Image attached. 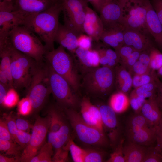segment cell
Returning a JSON list of instances; mask_svg holds the SVG:
<instances>
[{"instance_id":"cell-49","label":"cell","mask_w":162,"mask_h":162,"mask_svg":"<svg viewBox=\"0 0 162 162\" xmlns=\"http://www.w3.org/2000/svg\"><path fill=\"white\" fill-rule=\"evenodd\" d=\"M135 50L131 46L123 45L116 51L119 57V62L127 58Z\"/></svg>"},{"instance_id":"cell-59","label":"cell","mask_w":162,"mask_h":162,"mask_svg":"<svg viewBox=\"0 0 162 162\" xmlns=\"http://www.w3.org/2000/svg\"><path fill=\"white\" fill-rule=\"evenodd\" d=\"M19 161H20L19 158L15 157L13 158L9 157L0 154V162H17Z\"/></svg>"},{"instance_id":"cell-22","label":"cell","mask_w":162,"mask_h":162,"mask_svg":"<svg viewBox=\"0 0 162 162\" xmlns=\"http://www.w3.org/2000/svg\"><path fill=\"white\" fill-rule=\"evenodd\" d=\"M124 29L120 24L104 28L100 40L116 51L124 44Z\"/></svg>"},{"instance_id":"cell-3","label":"cell","mask_w":162,"mask_h":162,"mask_svg":"<svg viewBox=\"0 0 162 162\" xmlns=\"http://www.w3.org/2000/svg\"><path fill=\"white\" fill-rule=\"evenodd\" d=\"M9 41L17 50L32 58L38 63L45 61L46 48L38 36L23 25L15 27L10 32Z\"/></svg>"},{"instance_id":"cell-28","label":"cell","mask_w":162,"mask_h":162,"mask_svg":"<svg viewBox=\"0 0 162 162\" xmlns=\"http://www.w3.org/2000/svg\"><path fill=\"white\" fill-rule=\"evenodd\" d=\"M10 45V43L8 39L4 44L0 46V69L5 74L10 87L14 88L11 72V59Z\"/></svg>"},{"instance_id":"cell-44","label":"cell","mask_w":162,"mask_h":162,"mask_svg":"<svg viewBox=\"0 0 162 162\" xmlns=\"http://www.w3.org/2000/svg\"><path fill=\"white\" fill-rule=\"evenodd\" d=\"M141 52L135 50L128 57L119 62L121 63L122 65L129 71L134 64L138 60Z\"/></svg>"},{"instance_id":"cell-34","label":"cell","mask_w":162,"mask_h":162,"mask_svg":"<svg viewBox=\"0 0 162 162\" xmlns=\"http://www.w3.org/2000/svg\"><path fill=\"white\" fill-rule=\"evenodd\" d=\"M15 142L0 139V150L8 155H13L20 158L23 149Z\"/></svg>"},{"instance_id":"cell-53","label":"cell","mask_w":162,"mask_h":162,"mask_svg":"<svg viewBox=\"0 0 162 162\" xmlns=\"http://www.w3.org/2000/svg\"><path fill=\"white\" fill-rule=\"evenodd\" d=\"M15 121L18 129L25 131L29 130L31 127L29 122L25 119L18 118Z\"/></svg>"},{"instance_id":"cell-2","label":"cell","mask_w":162,"mask_h":162,"mask_svg":"<svg viewBox=\"0 0 162 162\" xmlns=\"http://www.w3.org/2000/svg\"><path fill=\"white\" fill-rule=\"evenodd\" d=\"M45 61L57 74L64 78L76 93L80 89V79L74 56L66 52L61 45L56 49L47 51Z\"/></svg>"},{"instance_id":"cell-11","label":"cell","mask_w":162,"mask_h":162,"mask_svg":"<svg viewBox=\"0 0 162 162\" xmlns=\"http://www.w3.org/2000/svg\"><path fill=\"white\" fill-rule=\"evenodd\" d=\"M64 25L79 34L84 33L83 25L88 3L84 0H59Z\"/></svg>"},{"instance_id":"cell-27","label":"cell","mask_w":162,"mask_h":162,"mask_svg":"<svg viewBox=\"0 0 162 162\" xmlns=\"http://www.w3.org/2000/svg\"><path fill=\"white\" fill-rule=\"evenodd\" d=\"M114 70L115 86L118 91L127 94L132 86V78L131 74L122 65L116 66Z\"/></svg>"},{"instance_id":"cell-5","label":"cell","mask_w":162,"mask_h":162,"mask_svg":"<svg viewBox=\"0 0 162 162\" xmlns=\"http://www.w3.org/2000/svg\"><path fill=\"white\" fill-rule=\"evenodd\" d=\"M63 110L78 140L86 146L105 147L110 145L105 133L87 124L80 113L73 108Z\"/></svg>"},{"instance_id":"cell-25","label":"cell","mask_w":162,"mask_h":162,"mask_svg":"<svg viewBox=\"0 0 162 162\" xmlns=\"http://www.w3.org/2000/svg\"><path fill=\"white\" fill-rule=\"evenodd\" d=\"M157 128V126H151L141 129L126 136L127 140L146 146H154L156 142Z\"/></svg>"},{"instance_id":"cell-18","label":"cell","mask_w":162,"mask_h":162,"mask_svg":"<svg viewBox=\"0 0 162 162\" xmlns=\"http://www.w3.org/2000/svg\"><path fill=\"white\" fill-rule=\"evenodd\" d=\"M80 106V114L87 124L104 133L102 116L98 107L93 104L88 97L84 96L81 100Z\"/></svg>"},{"instance_id":"cell-21","label":"cell","mask_w":162,"mask_h":162,"mask_svg":"<svg viewBox=\"0 0 162 162\" xmlns=\"http://www.w3.org/2000/svg\"><path fill=\"white\" fill-rule=\"evenodd\" d=\"M80 34L59 23L55 41L67 49L73 55L78 48V38Z\"/></svg>"},{"instance_id":"cell-15","label":"cell","mask_w":162,"mask_h":162,"mask_svg":"<svg viewBox=\"0 0 162 162\" xmlns=\"http://www.w3.org/2000/svg\"><path fill=\"white\" fill-rule=\"evenodd\" d=\"M124 34V45L131 46L136 50L142 52L155 46L153 38L148 30L126 28Z\"/></svg>"},{"instance_id":"cell-56","label":"cell","mask_w":162,"mask_h":162,"mask_svg":"<svg viewBox=\"0 0 162 162\" xmlns=\"http://www.w3.org/2000/svg\"><path fill=\"white\" fill-rule=\"evenodd\" d=\"M157 98L160 107L162 111V82H159L157 89Z\"/></svg>"},{"instance_id":"cell-9","label":"cell","mask_w":162,"mask_h":162,"mask_svg":"<svg viewBox=\"0 0 162 162\" xmlns=\"http://www.w3.org/2000/svg\"><path fill=\"white\" fill-rule=\"evenodd\" d=\"M119 3L122 8L121 24L124 29L148 30L146 19L150 0H122Z\"/></svg>"},{"instance_id":"cell-52","label":"cell","mask_w":162,"mask_h":162,"mask_svg":"<svg viewBox=\"0 0 162 162\" xmlns=\"http://www.w3.org/2000/svg\"><path fill=\"white\" fill-rule=\"evenodd\" d=\"M151 5L162 24V0H152Z\"/></svg>"},{"instance_id":"cell-13","label":"cell","mask_w":162,"mask_h":162,"mask_svg":"<svg viewBox=\"0 0 162 162\" xmlns=\"http://www.w3.org/2000/svg\"><path fill=\"white\" fill-rule=\"evenodd\" d=\"M98 107L101 115L104 133L109 140L110 145L115 148L121 138L122 133L116 113L109 105L102 104Z\"/></svg>"},{"instance_id":"cell-57","label":"cell","mask_w":162,"mask_h":162,"mask_svg":"<svg viewBox=\"0 0 162 162\" xmlns=\"http://www.w3.org/2000/svg\"><path fill=\"white\" fill-rule=\"evenodd\" d=\"M90 3L96 11L99 13L102 0H84Z\"/></svg>"},{"instance_id":"cell-29","label":"cell","mask_w":162,"mask_h":162,"mask_svg":"<svg viewBox=\"0 0 162 162\" xmlns=\"http://www.w3.org/2000/svg\"><path fill=\"white\" fill-rule=\"evenodd\" d=\"M152 125L140 113H135L128 119L126 125L125 134L127 136L139 130Z\"/></svg>"},{"instance_id":"cell-14","label":"cell","mask_w":162,"mask_h":162,"mask_svg":"<svg viewBox=\"0 0 162 162\" xmlns=\"http://www.w3.org/2000/svg\"><path fill=\"white\" fill-rule=\"evenodd\" d=\"M72 140L70 128L65 122L59 130L56 132L52 143L54 151L52 161L64 162L68 160L70 146Z\"/></svg>"},{"instance_id":"cell-58","label":"cell","mask_w":162,"mask_h":162,"mask_svg":"<svg viewBox=\"0 0 162 162\" xmlns=\"http://www.w3.org/2000/svg\"><path fill=\"white\" fill-rule=\"evenodd\" d=\"M0 83L8 89L11 88L9 86L7 78L4 73L0 69Z\"/></svg>"},{"instance_id":"cell-40","label":"cell","mask_w":162,"mask_h":162,"mask_svg":"<svg viewBox=\"0 0 162 162\" xmlns=\"http://www.w3.org/2000/svg\"><path fill=\"white\" fill-rule=\"evenodd\" d=\"M19 99V96L16 89L10 88L8 90L3 106L7 108H12L18 104Z\"/></svg>"},{"instance_id":"cell-23","label":"cell","mask_w":162,"mask_h":162,"mask_svg":"<svg viewBox=\"0 0 162 162\" xmlns=\"http://www.w3.org/2000/svg\"><path fill=\"white\" fill-rule=\"evenodd\" d=\"M146 25L155 43L162 51V24L151 3L147 12Z\"/></svg>"},{"instance_id":"cell-46","label":"cell","mask_w":162,"mask_h":162,"mask_svg":"<svg viewBox=\"0 0 162 162\" xmlns=\"http://www.w3.org/2000/svg\"><path fill=\"white\" fill-rule=\"evenodd\" d=\"M151 70L149 67L138 60L129 70V72L134 75H142L150 72Z\"/></svg>"},{"instance_id":"cell-60","label":"cell","mask_w":162,"mask_h":162,"mask_svg":"<svg viewBox=\"0 0 162 162\" xmlns=\"http://www.w3.org/2000/svg\"><path fill=\"white\" fill-rule=\"evenodd\" d=\"M157 74L158 77L162 78V66L158 70L157 73Z\"/></svg>"},{"instance_id":"cell-39","label":"cell","mask_w":162,"mask_h":162,"mask_svg":"<svg viewBox=\"0 0 162 162\" xmlns=\"http://www.w3.org/2000/svg\"><path fill=\"white\" fill-rule=\"evenodd\" d=\"M69 151L74 162H84L85 153L84 148H82L76 145L74 142L73 139L70 143Z\"/></svg>"},{"instance_id":"cell-43","label":"cell","mask_w":162,"mask_h":162,"mask_svg":"<svg viewBox=\"0 0 162 162\" xmlns=\"http://www.w3.org/2000/svg\"><path fill=\"white\" fill-rule=\"evenodd\" d=\"M31 136V134L28 132L17 129L14 141L20 146L23 150L28 144Z\"/></svg>"},{"instance_id":"cell-10","label":"cell","mask_w":162,"mask_h":162,"mask_svg":"<svg viewBox=\"0 0 162 162\" xmlns=\"http://www.w3.org/2000/svg\"><path fill=\"white\" fill-rule=\"evenodd\" d=\"M50 124V119L48 115L45 117H37L32 127L30 140L23 150L20 161L30 162L37 154L44 144Z\"/></svg>"},{"instance_id":"cell-6","label":"cell","mask_w":162,"mask_h":162,"mask_svg":"<svg viewBox=\"0 0 162 162\" xmlns=\"http://www.w3.org/2000/svg\"><path fill=\"white\" fill-rule=\"evenodd\" d=\"M27 90V96L32 103V112L39 111L46 104L50 94H52L46 62L37 63Z\"/></svg>"},{"instance_id":"cell-32","label":"cell","mask_w":162,"mask_h":162,"mask_svg":"<svg viewBox=\"0 0 162 162\" xmlns=\"http://www.w3.org/2000/svg\"><path fill=\"white\" fill-rule=\"evenodd\" d=\"M160 81L158 79L154 81L136 88L131 92L130 97H139L146 98L156 94Z\"/></svg>"},{"instance_id":"cell-12","label":"cell","mask_w":162,"mask_h":162,"mask_svg":"<svg viewBox=\"0 0 162 162\" xmlns=\"http://www.w3.org/2000/svg\"><path fill=\"white\" fill-rule=\"evenodd\" d=\"M26 16L14 10V2L0 1V46L8 39L10 32L22 25Z\"/></svg>"},{"instance_id":"cell-20","label":"cell","mask_w":162,"mask_h":162,"mask_svg":"<svg viewBox=\"0 0 162 162\" xmlns=\"http://www.w3.org/2000/svg\"><path fill=\"white\" fill-rule=\"evenodd\" d=\"M55 3L52 0H15L14 10L26 17L44 11Z\"/></svg>"},{"instance_id":"cell-37","label":"cell","mask_w":162,"mask_h":162,"mask_svg":"<svg viewBox=\"0 0 162 162\" xmlns=\"http://www.w3.org/2000/svg\"><path fill=\"white\" fill-rule=\"evenodd\" d=\"M149 54V68L152 70H158L162 66V53L154 46L150 49Z\"/></svg>"},{"instance_id":"cell-16","label":"cell","mask_w":162,"mask_h":162,"mask_svg":"<svg viewBox=\"0 0 162 162\" xmlns=\"http://www.w3.org/2000/svg\"><path fill=\"white\" fill-rule=\"evenodd\" d=\"M72 56L79 72L82 75L99 67L100 65L99 53L96 50L92 48L86 50L78 47Z\"/></svg>"},{"instance_id":"cell-24","label":"cell","mask_w":162,"mask_h":162,"mask_svg":"<svg viewBox=\"0 0 162 162\" xmlns=\"http://www.w3.org/2000/svg\"><path fill=\"white\" fill-rule=\"evenodd\" d=\"M141 113L152 126H157L162 118V111L158 103L157 95L146 100Z\"/></svg>"},{"instance_id":"cell-19","label":"cell","mask_w":162,"mask_h":162,"mask_svg":"<svg viewBox=\"0 0 162 162\" xmlns=\"http://www.w3.org/2000/svg\"><path fill=\"white\" fill-rule=\"evenodd\" d=\"M104 29V25L100 16L88 6L83 25L84 33L91 37L93 42H97L100 41Z\"/></svg>"},{"instance_id":"cell-42","label":"cell","mask_w":162,"mask_h":162,"mask_svg":"<svg viewBox=\"0 0 162 162\" xmlns=\"http://www.w3.org/2000/svg\"><path fill=\"white\" fill-rule=\"evenodd\" d=\"M18 113L22 116H26L32 112V103L28 96L22 98L17 104Z\"/></svg>"},{"instance_id":"cell-61","label":"cell","mask_w":162,"mask_h":162,"mask_svg":"<svg viewBox=\"0 0 162 162\" xmlns=\"http://www.w3.org/2000/svg\"><path fill=\"white\" fill-rule=\"evenodd\" d=\"M5 0L10 2H14L15 0Z\"/></svg>"},{"instance_id":"cell-33","label":"cell","mask_w":162,"mask_h":162,"mask_svg":"<svg viewBox=\"0 0 162 162\" xmlns=\"http://www.w3.org/2000/svg\"><path fill=\"white\" fill-rule=\"evenodd\" d=\"M54 152L52 144L47 142L42 146L37 154L30 162H51Z\"/></svg>"},{"instance_id":"cell-55","label":"cell","mask_w":162,"mask_h":162,"mask_svg":"<svg viewBox=\"0 0 162 162\" xmlns=\"http://www.w3.org/2000/svg\"><path fill=\"white\" fill-rule=\"evenodd\" d=\"M8 89L0 83V104L3 106Z\"/></svg>"},{"instance_id":"cell-45","label":"cell","mask_w":162,"mask_h":162,"mask_svg":"<svg viewBox=\"0 0 162 162\" xmlns=\"http://www.w3.org/2000/svg\"><path fill=\"white\" fill-rule=\"evenodd\" d=\"M93 41L92 38L86 34H80L78 38V47L88 50L92 48Z\"/></svg>"},{"instance_id":"cell-38","label":"cell","mask_w":162,"mask_h":162,"mask_svg":"<svg viewBox=\"0 0 162 162\" xmlns=\"http://www.w3.org/2000/svg\"><path fill=\"white\" fill-rule=\"evenodd\" d=\"M124 139L121 138L114 148L110 157L106 160L107 162H125L123 152Z\"/></svg>"},{"instance_id":"cell-17","label":"cell","mask_w":162,"mask_h":162,"mask_svg":"<svg viewBox=\"0 0 162 162\" xmlns=\"http://www.w3.org/2000/svg\"><path fill=\"white\" fill-rule=\"evenodd\" d=\"M99 13L104 28L121 25L122 8L118 0H102Z\"/></svg>"},{"instance_id":"cell-63","label":"cell","mask_w":162,"mask_h":162,"mask_svg":"<svg viewBox=\"0 0 162 162\" xmlns=\"http://www.w3.org/2000/svg\"><path fill=\"white\" fill-rule=\"evenodd\" d=\"M119 2H121L122 0H118Z\"/></svg>"},{"instance_id":"cell-50","label":"cell","mask_w":162,"mask_h":162,"mask_svg":"<svg viewBox=\"0 0 162 162\" xmlns=\"http://www.w3.org/2000/svg\"><path fill=\"white\" fill-rule=\"evenodd\" d=\"M4 121L14 140L16 133L17 130L15 120L10 115H8L5 117Z\"/></svg>"},{"instance_id":"cell-35","label":"cell","mask_w":162,"mask_h":162,"mask_svg":"<svg viewBox=\"0 0 162 162\" xmlns=\"http://www.w3.org/2000/svg\"><path fill=\"white\" fill-rule=\"evenodd\" d=\"M154 71L142 75H134L132 78V86L135 88L154 81L158 79Z\"/></svg>"},{"instance_id":"cell-51","label":"cell","mask_w":162,"mask_h":162,"mask_svg":"<svg viewBox=\"0 0 162 162\" xmlns=\"http://www.w3.org/2000/svg\"><path fill=\"white\" fill-rule=\"evenodd\" d=\"M155 147L158 151L162 153V118L157 125Z\"/></svg>"},{"instance_id":"cell-64","label":"cell","mask_w":162,"mask_h":162,"mask_svg":"<svg viewBox=\"0 0 162 162\" xmlns=\"http://www.w3.org/2000/svg\"><path fill=\"white\" fill-rule=\"evenodd\" d=\"M161 157H162V154H161Z\"/></svg>"},{"instance_id":"cell-36","label":"cell","mask_w":162,"mask_h":162,"mask_svg":"<svg viewBox=\"0 0 162 162\" xmlns=\"http://www.w3.org/2000/svg\"><path fill=\"white\" fill-rule=\"evenodd\" d=\"M84 149L85 162H101L104 161L105 154L103 151L91 147Z\"/></svg>"},{"instance_id":"cell-41","label":"cell","mask_w":162,"mask_h":162,"mask_svg":"<svg viewBox=\"0 0 162 162\" xmlns=\"http://www.w3.org/2000/svg\"><path fill=\"white\" fill-rule=\"evenodd\" d=\"M161 154L155 146H148L143 162H162Z\"/></svg>"},{"instance_id":"cell-7","label":"cell","mask_w":162,"mask_h":162,"mask_svg":"<svg viewBox=\"0 0 162 162\" xmlns=\"http://www.w3.org/2000/svg\"><path fill=\"white\" fill-rule=\"evenodd\" d=\"M10 44L11 72L14 87L17 90L24 88L27 89L37 62L32 58L16 49L10 43Z\"/></svg>"},{"instance_id":"cell-4","label":"cell","mask_w":162,"mask_h":162,"mask_svg":"<svg viewBox=\"0 0 162 162\" xmlns=\"http://www.w3.org/2000/svg\"><path fill=\"white\" fill-rule=\"evenodd\" d=\"M115 86L114 68L102 66L82 75L80 88L88 94L102 98L111 93Z\"/></svg>"},{"instance_id":"cell-1","label":"cell","mask_w":162,"mask_h":162,"mask_svg":"<svg viewBox=\"0 0 162 162\" xmlns=\"http://www.w3.org/2000/svg\"><path fill=\"white\" fill-rule=\"evenodd\" d=\"M62 11L58 0L44 11L26 16L22 24L33 31L44 43L47 51L54 49L55 38L59 24V17Z\"/></svg>"},{"instance_id":"cell-48","label":"cell","mask_w":162,"mask_h":162,"mask_svg":"<svg viewBox=\"0 0 162 162\" xmlns=\"http://www.w3.org/2000/svg\"><path fill=\"white\" fill-rule=\"evenodd\" d=\"M0 139L10 141H14L5 122L2 119L0 120Z\"/></svg>"},{"instance_id":"cell-54","label":"cell","mask_w":162,"mask_h":162,"mask_svg":"<svg viewBox=\"0 0 162 162\" xmlns=\"http://www.w3.org/2000/svg\"><path fill=\"white\" fill-rule=\"evenodd\" d=\"M150 49L141 52L138 60L149 68L150 61Z\"/></svg>"},{"instance_id":"cell-26","label":"cell","mask_w":162,"mask_h":162,"mask_svg":"<svg viewBox=\"0 0 162 162\" xmlns=\"http://www.w3.org/2000/svg\"><path fill=\"white\" fill-rule=\"evenodd\" d=\"M148 147L127 140L123 148L125 162H143Z\"/></svg>"},{"instance_id":"cell-30","label":"cell","mask_w":162,"mask_h":162,"mask_svg":"<svg viewBox=\"0 0 162 162\" xmlns=\"http://www.w3.org/2000/svg\"><path fill=\"white\" fill-rule=\"evenodd\" d=\"M129 104V99L127 94L119 91L113 94L109 101V105L116 113L124 112Z\"/></svg>"},{"instance_id":"cell-31","label":"cell","mask_w":162,"mask_h":162,"mask_svg":"<svg viewBox=\"0 0 162 162\" xmlns=\"http://www.w3.org/2000/svg\"><path fill=\"white\" fill-rule=\"evenodd\" d=\"M61 108L58 105H52L49 107L48 115L50 119V124L49 131L56 132L60 129L65 122L62 112Z\"/></svg>"},{"instance_id":"cell-62","label":"cell","mask_w":162,"mask_h":162,"mask_svg":"<svg viewBox=\"0 0 162 162\" xmlns=\"http://www.w3.org/2000/svg\"><path fill=\"white\" fill-rule=\"evenodd\" d=\"M54 2H55L59 0H52Z\"/></svg>"},{"instance_id":"cell-47","label":"cell","mask_w":162,"mask_h":162,"mask_svg":"<svg viewBox=\"0 0 162 162\" xmlns=\"http://www.w3.org/2000/svg\"><path fill=\"white\" fill-rule=\"evenodd\" d=\"M130 104L132 108L136 113H140L141 109L146 99L139 97H130Z\"/></svg>"},{"instance_id":"cell-8","label":"cell","mask_w":162,"mask_h":162,"mask_svg":"<svg viewBox=\"0 0 162 162\" xmlns=\"http://www.w3.org/2000/svg\"><path fill=\"white\" fill-rule=\"evenodd\" d=\"M46 62L51 93L58 105L62 109H75L80 105V101L77 93L64 78L56 73Z\"/></svg>"}]
</instances>
